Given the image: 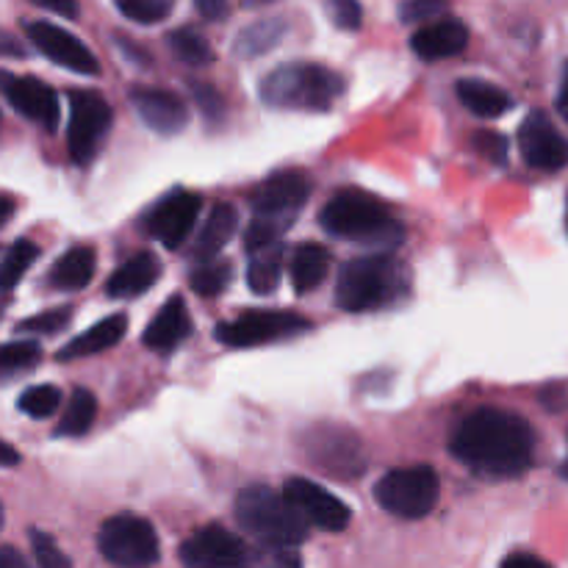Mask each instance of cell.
<instances>
[{
  "label": "cell",
  "instance_id": "cell-1",
  "mask_svg": "<svg viewBox=\"0 0 568 568\" xmlns=\"http://www.w3.org/2000/svg\"><path fill=\"white\" fill-rule=\"evenodd\" d=\"M449 449L477 475L519 477L532 466L536 433L519 414L480 408L455 427Z\"/></svg>",
  "mask_w": 568,
  "mask_h": 568
},
{
  "label": "cell",
  "instance_id": "cell-2",
  "mask_svg": "<svg viewBox=\"0 0 568 568\" xmlns=\"http://www.w3.org/2000/svg\"><path fill=\"white\" fill-rule=\"evenodd\" d=\"M320 225L331 236L366 247H394L403 242V222L394 220L392 209L375 194L361 189H342L320 211Z\"/></svg>",
  "mask_w": 568,
  "mask_h": 568
},
{
  "label": "cell",
  "instance_id": "cell-3",
  "mask_svg": "<svg viewBox=\"0 0 568 568\" xmlns=\"http://www.w3.org/2000/svg\"><path fill=\"white\" fill-rule=\"evenodd\" d=\"M410 277L403 261L377 253L353 258L342 266L336 283V305L347 314L388 308L408 294Z\"/></svg>",
  "mask_w": 568,
  "mask_h": 568
},
{
  "label": "cell",
  "instance_id": "cell-4",
  "mask_svg": "<svg viewBox=\"0 0 568 568\" xmlns=\"http://www.w3.org/2000/svg\"><path fill=\"white\" fill-rule=\"evenodd\" d=\"M236 519L261 544L277 549H294L308 538V521L286 499V494L270 486H247L236 497Z\"/></svg>",
  "mask_w": 568,
  "mask_h": 568
},
{
  "label": "cell",
  "instance_id": "cell-5",
  "mask_svg": "<svg viewBox=\"0 0 568 568\" xmlns=\"http://www.w3.org/2000/svg\"><path fill=\"white\" fill-rule=\"evenodd\" d=\"M344 94V78L311 61L281 64L261 81V100L272 109L327 111Z\"/></svg>",
  "mask_w": 568,
  "mask_h": 568
},
{
  "label": "cell",
  "instance_id": "cell-6",
  "mask_svg": "<svg viewBox=\"0 0 568 568\" xmlns=\"http://www.w3.org/2000/svg\"><path fill=\"white\" fill-rule=\"evenodd\" d=\"M442 497V480L430 466H405L386 471L375 486V499L397 519H425Z\"/></svg>",
  "mask_w": 568,
  "mask_h": 568
},
{
  "label": "cell",
  "instance_id": "cell-7",
  "mask_svg": "<svg viewBox=\"0 0 568 568\" xmlns=\"http://www.w3.org/2000/svg\"><path fill=\"white\" fill-rule=\"evenodd\" d=\"M98 547L100 555L116 568H150L161 558V544L153 525L131 514L105 519L98 532Z\"/></svg>",
  "mask_w": 568,
  "mask_h": 568
},
{
  "label": "cell",
  "instance_id": "cell-8",
  "mask_svg": "<svg viewBox=\"0 0 568 568\" xmlns=\"http://www.w3.org/2000/svg\"><path fill=\"white\" fill-rule=\"evenodd\" d=\"M114 114L105 98L89 89H75L70 92V125H67V150L72 161L81 166L92 164L94 155L100 153L109 133Z\"/></svg>",
  "mask_w": 568,
  "mask_h": 568
},
{
  "label": "cell",
  "instance_id": "cell-9",
  "mask_svg": "<svg viewBox=\"0 0 568 568\" xmlns=\"http://www.w3.org/2000/svg\"><path fill=\"white\" fill-rule=\"evenodd\" d=\"M308 327L311 322L305 316L288 311H244L236 320L216 325L214 336L225 347H261V344L303 336Z\"/></svg>",
  "mask_w": 568,
  "mask_h": 568
},
{
  "label": "cell",
  "instance_id": "cell-10",
  "mask_svg": "<svg viewBox=\"0 0 568 568\" xmlns=\"http://www.w3.org/2000/svg\"><path fill=\"white\" fill-rule=\"evenodd\" d=\"M186 568H255L258 555L222 525H205L181 544Z\"/></svg>",
  "mask_w": 568,
  "mask_h": 568
},
{
  "label": "cell",
  "instance_id": "cell-11",
  "mask_svg": "<svg viewBox=\"0 0 568 568\" xmlns=\"http://www.w3.org/2000/svg\"><path fill=\"white\" fill-rule=\"evenodd\" d=\"M200 209H203V197L197 192L175 189L166 197H161L159 205L150 209V214L144 216V231L155 242L164 244L166 250H178L181 244H186L189 233L194 231Z\"/></svg>",
  "mask_w": 568,
  "mask_h": 568
},
{
  "label": "cell",
  "instance_id": "cell-12",
  "mask_svg": "<svg viewBox=\"0 0 568 568\" xmlns=\"http://www.w3.org/2000/svg\"><path fill=\"white\" fill-rule=\"evenodd\" d=\"M305 453H308V460H314L316 469L333 477H358L366 469V455L358 436L342 430V427L311 430Z\"/></svg>",
  "mask_w": 568,
  "mask_h": 568
},
{
  "label": "cell",
  "instance_id": "cell-13",
  "mask_svg": "<svg viewBox=\"0 0 568 568\" xmlns=\"http://www.w3.org/2000/svg\"><path fill=\"white\" fill-rule=\"evenodd\" d=\"M26 37L31 44H37L39 53L50 59L53 64L64 67V70L81 72V75H100V61L75 33L67 28L55 26V22L44 20H28L26 22Z\"/></svg>",
  "mask_w": 568,
  "mask_h": 568
},
{
  "label": "cell",
  "instance_id": "cell-14",
  "mask_svg": "<svg viewBox=\"0 0 568 568\" xmlns=\"http://www.w3.org/2000/svg\"><path fill=\"white\" fill-rule=\"evenodd\" d=\"M519 153L527 166L541 172H558L568 166V139L555 128L544 111H532L519 125Z\"/></svg>",
  "mask_w": 568,
  "mask_h": 568
},
{
  "label": "cell",
  "instance_id": "cell-15",
  "mask_svg": "<svg viewBox=\"0 0 568 568\" xmlns=\"http://www.w3.org/2000/svg\"><path fill=\"white\" fill-rule=\"evenodd\" d=\"M283 494H286L288 503L300 510L308 525L322 527L327 532H342L349 527V519H353V510L344 499H338L336 494H331L327 488L316 486L308 477H292L283 486Z\"/></svg>",
  "mask_w": 568,
  "mask_h": 568
},
{
  "label": "cell",
  "instance_id": "cell-16",
  "mask_svg": "<svg viewBox=\"0 0 568 568\" xmlns=\"http://www.w3.org/2000/svg\"><path fill=\"white\" fill-rule=\"evenodd\" d=\"M311 194V181L300 170H283L261 181L250 192V205L255 216H272V220H294Z\"/></svg>",
  "mask_w": 568,
  "mask_h": 568
},
{
  "label": "cell",
  "instance_id": "cell-17",
  "mask_svg": "<svg viewBox=\"0 0 568 568\" xmlns=\"http://www.w3.org/2000/svg\"><path fill=\"white\" fill-rule=\"evenodd\" d=\"M3 94L9 100L11 109L17 111L20 116L26 120L37 122L42 125L44 131H55L61 120V103H59V94L50 83L39 81V78H14V75H6L3 83Z\"/></svg>",
  "mask_w": 568,
  "mask_h": 568
},
{
  "label": "cell",
  "instance_id": "cell-18",
  "mask_svg": "<svg viewBox=\"0 0 568 568\" xmlns=\"http://www.w3.org/2000/svg\"><path fill=\"white\" fill-rule=\"evenodd\" d=\"M128 100L136 109L139 120L150 128V131L161 133V136H175L186 128L189 109L175 92L170 89H153V87H136L128 92Z\"/></svg>",
  "mask_w": 568,
  "mask_h": 568
},
{
  "label": "cell",
  "instance_id": "cell-19",
  "mask_svg": "<svg viewBox=\"0 0 568 568\" xmlns=\"http://www.w3.org/2000/svg\"><path fill=\"white\" fill-rule=\"evenodd\" d=\"M466 44H469V28L458 17H444V20L430 22V26H422L410 37V48L425 61L453 59V55L464 53Z\"/></svg>",
  "mask_w": 568,
  "mask_h": 568
},
{
  "label": "cell",
  "instance_id": "cell-20",
  "mask_svg": "<svg viewBox=\"0 0 568 568\" xmlns=\"http://www.w3.org/2000/svg\"><path fill=\"white\" fill-rule=\"evenodd\" d=\"M189 333H192V316H189L186 303H183V297H170L153 316V322L144 327L142 342L144 347L155 349V353H172L186 342Z\"/></svg>",
  "mask_w": 568,
  "mask_h": 568
},
{
  "label": "cell",
  "instance_id": "cell-21",
  "mask_svg": "<svg viewBox=\"0 0 568 568\" xmlns=\"http://www.w3.org/2000/svg\"><path fill=\"white\" fill-rule=\"evenodd\" d=\"M159 277L161 261L153 253H136L105 281V294L111 300L142 297L144 292H150L159 283Z\"/></svg>",
  "mask_w": 568,
  "mask_h": 568
},
{
  "label": "cell",
  "instance_id": "cell-22",
  "mask_svg": "<svg viewBox=\"0 0 568 568\" xmlns=\"http://www.w3.org/2000/svg\"><path fill=\"white\" fill-rule=\"evenodd\" d=\"M128 331V316L125 314H114L100 320L98 325H92L89 331L78 333L72 342H67L64 347L59 349L55 358L59 361H78V358H89V355H98L103 349L114 347V344L122 342Z\"/></svg>",
  "mask_w": 568,
  "mask_h": 568
},
{
  "label": "cell",
  "instance_id": "cell-23",
  "mask_svg": "<svg viewBox=\"0 0 568 568\" xmlns=\"http://www.w3.org/2000/svg\"><path fill=\"white\" fill-rule=\"evenodd\" d=\"M455 92H458L460 103L483 120H497L514 105V98L503 87L483 81V78H460L455 83Z\"/></svg>",
  "mask_w": 568,
  "mask_h": 568
},
{
  "label": "cell",
  "instance_id": "cell-24",
  "mask_svg": "<svg viewBox=\"0 0 568 568\" xmlns=\"http://www.w3.org/2000/svg\"><path fill=\"white\" fill-rule=\"evenodd\" d=\"M94 266H98V255L87 244L67 250L48 272V283L59 292H81L92 283Z\"/></svg>",
  "mask_w": 568,
  "mask_h": 568
},
{
  "label": "cell",
  "instance_id": "cell-25",
  "mask_svg": "<svg viewBox=\"0 0 568 568\" xmlns=\"http://www.w3.org/2000/svg\"><path fill=\"white\" fill-rule=\"evenodd\" d=\"M236 225H239V211L233 209L231 203L214 205L209 214V220H205L203 231H200L197 242H194V250H192L194 261H197V264L214 261L216 255L222 253V247H225V244L233 239Z\"/></svg>",
  "mask_w": 568,
  "mask_h": 568
},
{
  "label": "cell",
  "instance_id": "cell-26",
  "mask_svg": "<svg viewBox=\"0 0 568 568\" xmlns=\"http://www.w3.org/2000/svg\"><path fill=\"white\" fill-rule=\"evenodd\" d=\"M288 266H292L294 292L303 297V294L314 292V288L327 277V272H331V253H327V247H322V244L305 242L294 250L292 264Z\"/></svg>",
  "mask_w": 568,
  "mask_h": 568
},
{
  "label": "cell",
  "instance_id": "cell-27",
  "mask_svg": "<svg viewBox=\"0 0 568 568\" xmlns=\"http://www.w3.org/2000/svg\"><path fill=\"white\" fill-rule=\"evenodd\" d=\"M283 37H286V20H281V17L255 20L253 26L242 28L236 33V39H233V53L239 59H258L266 50L275 48Z\"/></svg>",
  "mask_w": 568,
  "mask_h": 568
},
{
  "label": "cell",
  "instance_id": "cell-28",
  "mask_svg": "<svg viewBox=\"0 0 568 568\" xmlns=\"http://www.w3.org/2000/svg\"><path fill=\"white\" fill-rule=\"evenodd\" d=\"M94 419H98V399H94V394L87 392V388H75L70 403H67L64 414H61L55 436H83V433L92 430Z\"/></svg>",
  "mask_w": 568,
  "mask_h": 568
},
{
  "label": "cell",
  "instance_id": "cell-29",
  "mask_svg": "<svg viewBox=\"0 0 568 568\" xmlns=\"http://www.w3.org/2000/svg\"><path fill=\"white\" fill-rule=\"evenodd\" d=\"M37 258L39 247L31 239H17L14 244H9V250L3 255V264H0V286H3V292H11Z\"/></svg>",
  "mask_w": 568,
  "mask_h": 568
},
{
  "label": "cell",
  "instance_id": "cell-30",
  "mask_svg": "<svg viewBox=\"0 0 568 568\" xmlns=\"http://www.w3.org/2000/svg\"><path fill=\"white\" fill-rule=\"evenodd\" d=\"M281 261H283L281 247L255 253L253 258H250V266H247V286L253 288L255 294L275 292L277 283H281Z\"/></svg>",
  "mask_w": 568,
  "mask_h": 568
},
{
  "label": "cell",
  "instance_id": "cell-31",
  "mask_svg": "<svg viewBox=\"0 0 568 568\" xmlns=\"http://www.w3.org/2000/svg\"><path fill=\"white\" fill-rule=\"evenodd\" d=\"M233 281V266L231 261H205V264H197L189 275V286H192L194 294L200 297H216V294L225 292Z\"/></svg>",
  "mask_w": 568,
  "mask_h": 568
},
{
  "label": "cell",
  "instance_id": "cell-32",
  "mask_svg": "<svg viewBox=\"0 0 568 568\" xmlns=\"http://www.w3.org/2000/svg\"><path fill=\"white\" fill-rule=\"evenodd\" d=\"M170 42V50L183 61V64L192 67H205L214 61V50H211L209 39L203 33H197L194 28H178L166 37Z\"/></svg>",
  "mask_w": 568,
  "mask_h": 568
},
{
  "label": "cell",
  "instance_id": "cell-33",
  "mask_svg": "<svg viewBox=\"0 0 568 568\" xmlns=\"http://www.w3.org/2000/svg\"><path fill=\"white\" fill-rule=\"evenodd\" d=\"M292 227V220H272V216H255L244 233V247L250 255L264 253V250L281 247V236Z\"/></svg>",
  "mask_w": 568,
  "mask_h": 568
},
{
  "label": "cell",
  "instance_id": "cell-34",
  "mask_svg": "<svg viewBox=\"0 0 568 568\" xmlns=\"http://www.w3.org/2000/svg\"><path fill=\"white\" fill-rule=\"evenodd\" d=\"M61 405V392L55 386H31L20 394L17 399V408L22 410L31 419H48L59 410Z\"/></svg>",
  "mask_w": 568,
  "mask_h": 568
},
{
  "label": "cell",
  "instance_id": "cell-35",
  "mask_svg": "<svg viewBox=\"0 0 568 568\" xmlns=\"http://www.w3.org/2000/svg\"><path fill=\"white\" fill-rule=\"evenodd\" d=\"M42 361V349L37 342H9L0 349V369L3 375H14V372H26L31 366H37Z\"/></svg>",
  "mask_w": 568,
  "mask_h": 568
},
{
  "label": "cell",
  "instance_id": "cell-36",
  "mask_svg": "<svg viewBox=\"0 0 568 568\" xmlns=\"http://www.w3.org/2000/svg\"><path fill=\"white\" fill-rule=\"evenodd\" d=\"M72 322V308L70 305H61V308H50V311H39V314L28 316L17 325V333H39V336H55V333L64 331L67 325Z\"/></svg>",
  "mask_w": 568,
  "mask_h": 568
},
{
  "label": "cell",
  "instance_id": "cell-37",
  "mask_svg": "<svg viewBox=\"0 0 568 568\" xmlns=\"http://www.w3.org/2000/svg\"><path fill=\"white\" fill-rule=\"evenodd\" d=\"M116 11L139 26H153V22L166 20L172 14L170 0H120Z\"/></svg>",
  "mask_w": 568,
  "mask_h": 568
},
{
  "label": "cell",
  "instance_id": "cell-38",
  "mask_svg": "<svg viewBox=\"0 0 568 568\" xmlns=\"http://www.w3.org/2000/svg\"><path fill=\"white\" fill-rule=\"evenodd\" d=\"M31 549L33 560H37L39 568H72L70 558L59 549V544L42 530H31Z\"/></svg>",
  "mask_w": 568,
  "mask_h": 568
},
{
  "label": "cell",
  "instance_id": "cell-39",
  "mask_svg": "<svg viewBox=\"0 0 568 568\" xmlns=\"http://www.w3.org/2000/svg\"><path fill=\"white\" fill-rule=\"evenodd\" d=\"M471 144H475L477 153H480L483 159L491 161V164H505V161H508L510 142L503 136V133L477 131V136L471 139Z\"/></svg>",
  "mask_w": 568,
  "mask_h": 568
},
{
  "label": "cell",
  "instance_id": "cell-40",
  "mask_svg": "<svg viewBox=\"0 0 568 568\" xmlns=\"http://www.w3.org/2000/svg\"><path fill=\"white\" fill-rule=\"evenodd\" d=\"M189 89H192V98L197 100L200 111L209 122H220L222 114H225V103H222V94L216 92L214 87L209 83H197V81H189Z\"/></svg>",
  "mask_w": 568,
  "mask_h": 568
},
{
  "label": "cell",
  "instance_id": "cell-41",
  "mask_svg": "<svg viewBox=\"0 0 568 568\" xmlns=\"http://www.w3.org/2000/svg\"><path fill=\"white\" fill-rule=\"evenodd\" d=\"M447 6L438 3V0H408V3L399 6V20L414 26V22H430V17L444 14Z\"/></svg>",
  "mask_w": 568,
  "mask_h": 568
},
{
  "label": "cell",
  "instance_id": "cell-42",
  "mask_svg": "<svg viewBox=\"0 0 568 568\" xmlns=\"http://www.w3.org/2000/svg\"><path fill=\"white\" fill-rule=\"evenodd\" d=\"M327 14L333 17V22H336L338 28H344V31H355V28H361L364 9H361L355 0H333V3H327Z\"/></svg>",
  "mask_w": 568,
  "mask_h": 568
},
{
  "label": "cell",
  "instance_id": "cell-43",
  "mask_svg": "<svg viewBox=\"0 0 568 568\" xmlns=\"http://www.w3.org/2000/svg\"><path fill=\"white\" fill-rule=\"evenodd\" d=\"M499 568H552L547 564V560H541L538 555H530V552H514L508 555V558L503 560V566Z\"/></svg>",
  "mask_w": 568,
  "mask_h": 568
},
{
  "label": "cell",
  "instance_id": "cell-44",
  "mask_svg": "<svg viewBox=\"0 0 568 568\" xmlns=\"http://www.w3.org/2000/svg\"><path fill=\"white\" fill-rule=\"evenodd\" d=\"M194 9H197V14H203L205 20H222V17L231 14V6L222 3V0H197Z\"/></svg>",
  "mask_w": 568,
  "mask_h": 568
},
{
  "label": "cell",
  "instance_id": "cell-45",
  "mask_svg": "<svg viewBox=\"0 0 568 568\" xmlns=\"http://www.w3.org/2000/svg\"><path fill=\"white\" fill-rule=\"evenodd\" d=\"M266 568H303V560L294 549H277L270 560H266Z\"/></svg>",
  "mask_w": 568,
  "mask_h": 568
},
{
  "label": "cell",
  "instance_id": "cell-46",
  "mask_svg": "<svg viewBox=\"0 0 568 568\" xmlns=\"http://www.w3.org/2000/svg\"><path fill=\"white\" fill-rule=\"evenodd\" d=\"M37 6H42L44 11H55L61 17H78V6L72 0H37Z\"/></svg>",
  "mask_w": 568,
  "mask_h": 568
},
{
  "label": "cell",
  "instance_id": "cell-47",
  "mask_svg": "<svg viewBox=\"0 0 568 568\" xmlns=\"http://www.w3.org/2000/svg\"><path fill=\"white\" fill-rule=\"evenodd\" d=\"M0 568H28V564L14 547H3V552H0Z\"/></svg>",
  "mask_w": 568,
  "mask_h": 568
},
{
  "label": "cell",
  "instance_id": "cell-48",
  "mask_svg": "<svg viewBox=\"0 0 568 568\" xmlns=\"http://www.w3.org/2000/svg\"><path fill=\"white\" fill-rule=\"evenodd\" d=\"M558 111L560 116L568 122V64L564 70V78H560V92H558Z\"/></svg>",
  "mask_w": 568,
  "mask_h": 568
},
{
  "label": "cell",
  "instance_id": "cell-49",
  "mask_svg": "<svg viewBox=\"0 0 568 568\" xmlns=\"http://www.w3.org/2000/svg\"><path fill=\"white\" fill-rule=\"evenodd\" d=\"M17 464V453L14 449H11V444H3V466H14Z\"/></svg>",
  "mask_w": 568,
  "mask_h": 568
},
{
  "label": "cell",
  "instance_id": "cell-50",
  "mask_svg": "<svg viewBox=\"0 0 568 568\" xmlns=\"http://www.w3.org/2000/svg\"><path fill=\"white\" fill-rule=\"evenodd\" d=\"M560 475H564V477H566V480H568V458L564 460V466H560Z\"/></svg>",
  "mask_w": 568,
  "mask_h": 568
},
{
  "label": "cell",
  "instance_id": "cell-51",
  "mask_svg": "<svg viewBox=\"0 0 568 568\" xmlns=\"http://www.w3.org/2000/svg\"><path fill=\"white\" fill-rule=\"evenodd\" d=\"M566 231H568V203H566Z\"/></svg>",
  "mask_w": 568,
  "mask_h": 568
}]
</instances>
